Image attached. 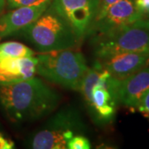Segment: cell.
<instances>
[{"label": "cell", "mask_w": 149, "mask_h": 149, "mask_svg": "<svg viewBox=\"0 0 149 149\" xmlns=\"http://www.w3.org/2000/svg\"><path fill=\"white\" fill-rule=\"evenodd\" d=\"M61 101L58 91L35 76L0 85V105L13 123H32L50 116L57 109Z\"/></svg>", "instance_id": "obj_1"}, {"label": "cell", "mask_w": 149, "mask_h": 149, "mask_svg": "<svg viewBox=\"0 0 149 149\" xmlns=\"http://www.w3.org/2000/svg\"><path fill=\"white\" fill-rule=\"evenodd\" d=\"M17 34L39 53L76 49L82 42L68 22L50 5L37 20Z\"/></svg>", "instance_id": "obj_2"}, {"label": "cell", "mask_w": 149, "mask_h": 149, "mask_svg": "<svg viewBox=\"0 0 149 149\" xmlns=\"http://www.w3.org/2000/svg\"><path fill=\"white\" fill-rule=\"evenodd\" d=\"M36 74L67 90L79 91L80 83L89 68L84 55L76 49L39 53Z\"/></svg>", "instance_id": "obj_3"}, {"label": "cell", "mask_w": 149, "mask_h": 149, "mask_svg": "<svg viewBox=\"0 0 149 149\" xmlns=\"http://www.w3.org/2000/svg\"><path fill=\"white\" fill-rule=\"evenodd\" d=\"M86 125L74 107L65 106L52 113L47 122L32 134L28 148L33 149H64L77 134H84Z\"/></svg>", "instance_id": "obj_4"}, {"label": "cell", "mask_w": 149, "mask_h": 149, "mask_svg": "<svg viewBox=\"0 0 149 149\" xmlns=\"http://www.w3.org/2000/svg\"><path fill=\"white\" fill-rule=\"evenodd\" d=\"M91 42L94 54L100 61L117 54L149 50V20L141 18Z\"/></svg>", "instance_id": "obj_5"}, {"label": "cell", "mask_w": 149, "mask_h": 149, "mask_svg": "<svg viewBox=\"0 0 149 149\" xmlns=\"http://www.w3.org/2000/svg\"><path fill=\"white\" fill-rule=\"evenodd\" d=\"M100 0H52L50 6L68 22L81 41L88 37Z\"/></svg>", "instance_id": "obj_6"}, {"label": "cell", "mask_w": 149, "mask_h": 149, "mask_svg": "<svg viewBox=\"0 0 149 149\" xmlns=\"http://www.w3.org/2000/svg\"><path fill=\"white\" fill-rule=\"evenodd\" d=\"M143 18L134 0H121L94 22L88 37L91 41L109 36L137 20Z\"/></svg>", "instance_id": "obj_7"}, {"label": "cell", "mask_w": 149, "mask_h": 149, "mask_svg": "<svg viewBox=\"0 0 149 149\" xmlns=\"http://www.w3.org/2000/svg\"><path fill=\"white\" fill-rule=\"evenodd\" d=\"M118 79L104 69L99 80L91 91L89 109L95 119L109 123L113 119L118 104L116 99Z\"/></svg>", "instance_id": "obj_8"}, {"label": "cell", "mask_w": 149, "mask_h": 149, "mask_svg": "<svg viewBox=\"0 0 149 149\" xmlns=\"http://www.w3.org/2000/svg\"><path fill=\"white\" fill-rule=\"evenodd\" d=\"M52 0H40L31 5L10 9L0 16V40L30 25L47 10Z\"/></svg>", "instance_id": "obj_9"}, {"label": "cell", "mask_w": 149, "mask_h": 149, "mask_svg": "<svg viewBox=\"0 0 149 149\" xmlns=\"http://www.w3.org/2000/svg\"><path fill=\"white\" fill-rule=\"evenodd\" d=\"M149 90V65L123 79H118L116 99L118 104L136 110L142 96Z\"/></svg>", "instance_id": "obj_10"}, {"label": "cell", "mask_w": 149, "mask_h": 149, "mask_svg": "<svg viewBox=\"0 0 149 149\" xmlns=\"http://www.w3.org/2000/svg\"><path fill=\"white\" fill-rule=\"evenodd\" d=\"M98 61L112 76L123 79L149 65V50L117 54Z\"/></svg>", "instance_id": "obj_11"}, {"label": "cell", "mask_w": 149, "mask_h": 149, "mask_svg": "<svg viewBox=\"0 0 149 149\" xmlns=\"http://www.w3.org/2000/svg\"><path fill=\"white\" fill-rule=\"evenodd\" d=\"M36 68V55L22 58L0 57V85L28 80L35 76Z\"/></svg>", "instance_id": "obj_12"}, {"label": "cell", "mask_w": 149, "mask_h": 149, "mask_svg": "<svg viewBox=\"0 0 149 149\" xmlns=\"http://www.w3.org/2000/svg\"><path fill=\"white\" fill-rule=\"evenodd\" d=\"M32 48L17 42H6L0 43V57L22 58L35 56Z\"/></svg>", "instance_id": "obj_13"}, {"label": "cell", "mask_w": 149, "mask_h": 149, "mask_svg": "<svg viewBox=\"0 0 149 149\" xmlns=\"http://www.w3.org/2000/svg\"><path fill=\"white\" fill-rule=\"evenodd\" d=\"M91 148L90 140L84 134L74 135L67 143V148L69 149H90Z\"/></svg>", "instance_id": "obj_14"}, {"label": "cell", "mask_w": 149, "mask_h": 149, "mask_svg": "<svg viewBox=\"0 0 149 149\" xmlns=\"http://www.w3.org/2000/svg\"><path fill=\"white\" fill-rule=\"evenodd\" d=\"M136 110L141 113L144 117L149 120V90L146 91L145 94L142 96Z\"/></svg>", "instance_id": "obj_15"}, {"label": "cell", "mask_w": 149, "mask_h": 149, "mask_svg": "<svg viewBox=\"0 0 149 149\" xmlns=\"http://www.w3.org/2000/svg\"><path fill=\"white\" fill-rule=\"evenodd\" d=\"M119 1H121V0H100V6H99V10H98V13H97L95 20L101 17L111 6L115 4L116 3L119 2Z\"/></svg>", "instance_id": "obj_16"}, {"label": "cell", "mask_w": 149, "mask_h": 149, "mask_svg": "<svg viewBox=\"0 0 149 149\" xmlns=\"http://www.w3.org/2000/svg\"><path fill=\"white\" fill-rule=\"evenodd\" d=\"M40 0H7V7L8 9H13L18 7L33 4Z\"/></svg>", "instance_id": "obj_17"}, {"label": "cell", "mask_w": 149, "mask_h": 149, "mask_svg": "<svg viewBox=\"0 0 149 149\" xmlns=\"http://www.w3.org/2000/svg\"><path fill=\"white\" fill-rule=\"evenodd\" d=\"M138 9L144 18L149 20V0H134Z\"/></svg>", "instance_id": "obj_18"}, {"label": "cell", "mask_w": 149, "mask_h": 149, "mask_svg": "<svg viewBox=\"0 0 149 149\" xmlns=\"http://www.w3.org/2000/svg\"><path fill=\"white\" fill-rule=\"evenodd\" d=\"M15 144L11 139L6 138L2 133H0V149L14 148Z\"/></svg>", "instance_id": "obj_19"}, {"label": "cell", "mask_w": 149, "mask_h": 149, "mask_svg": "<svg viewBox=\"0 0 149 149\" xmlns=\"http://www.w3.org/2000/svg\"><path fill=\"white\" fill-rule=\"evenodd\" d=\"M6 5H7V0H0V15L3 13Z\"/></svg>", "instance_id": "obj_20"}]
</instances>
